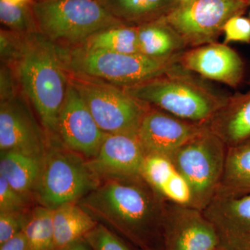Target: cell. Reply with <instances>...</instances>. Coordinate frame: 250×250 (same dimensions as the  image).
<instances>
[{"label": "cell", "mask_w": 250, "mask_h": 250, "mask_svg": "<svg viewBox=\"0 0 250 250\" xmlns=\"http://www.w3.org/2000/svg\"><path fill=\"white\" fill-rule=\"evenodd\" d=\"M135 98L185 121L207 125L228 100L182 65L152 80L123 87Z\"/></svg>", "instance_id": "3"}, {"label": "cell", "mask_w": 250, "mask_h": 250, "mask_svg": "<svg viewBox=\"0 0 250 250\" xmlns=\"http://www.w3.org/2000/svg\"><path fill=\"white\" fill-rule=\"evenodd\" d=\"M11 67L46 131L58 136L59 113L69 80L57 46L39 32L23 36L19 57Z\"/></svg>", "instance_id": "2"}, {"label": "cell", "mask_w": 250, "mask_h": 250, "mask_svg": "<svg viewBox=\"0 0 250 250\" xmlns=\"http://www.w3.org/2000/svg\"></svg>", "instance_id": "40"}, {"label": "cell", "mask_w": 250, "mask_h": 250, "mask_svg": "<svg viewBox=\"0 0 250 250\" xmlns=\"http://www.w3.org/2000/svg\"><path fill=\"white\" fill-rule=\"evenodd\" d=\"M0 155V177L15 190L31 199L39 184L44 157L11 151H2Z\"/></svg>", "instance_id": "19"}, {"label": "cell", "mask_w": 250, "mask_h": 250, "mask_svg": "<svg viewBox=\"0 0 250 250\" xmlns=\"http://www.w3.org/2000/svg\"><path fill=\"white\" fill-rule=\"evenodd\" d=\"M175 171L170 158L151 154L146 156L141 177L161 195L166 184Z\"/></svg>", "instance_id": "26"}, {"label": "cell", "mask_w": 250, "mask_h": 250, "mask_svg": "<svg viewBox=\"0 0 250 250\" xmlns=\"http://www.w3.org/2000/svg\"><path fill=\"white\" fill-rule=\"evenodd\" d=\"M0 21L4 29L21 36L39 32L31 0L19 3L0 0Z\"/></svg>", "instance_id": "25"}, {"label": "cell", "mask_w": 250, "mask_h": 250, "mask_svg": "<svg viewBox=\"0 0 250 250\" xmlns=\"http://www.w3.org/2000/svg\"><path fill=\"white\" fill-rule=\"evenodd\" d=\"M80 45L87 48L116 53L141 54L137 27L134 26H117L99 31Z\"/></svg>", "instance_id": "23"}, {"label": "cell", "mask_w": 250, "mask_h": 250, "mask_svg": "<svg viewBox=\"0 0 250 250\" xmlns=\"http://www.w3.org/2000/svg\"><path fill=\"white\" fill-rule=\"evenodd\" d=\"M34 1H38V0H34Z\"/></svg>", "instance_id": "39"}, {"label": "cell", "mask_w": 250, "mask_h": 250, "mask_svg": "<svg viewBox=\"0 0 250 250\" xmlns=\"http://www.w3.org/2000/svg\"><path fill=\"white\" fill-rule=\"evenodd\" d=\"M57 132L63 146L85 159H92L98 154L106 135L70 82L59 113Z\"/></svg>", "instance_id": "12"}, {"label": "cell", "mask_w": 250, "mask_h": 250, "mask_svg": "<svg viewBox=\"0 0 250 250\" xmlns=\"http://www.w3.org/2000/svg\"><path fill=\"white\" fill-rule=\"evenodd\" d=\"M161 195L166 200L172 203L187 207L191 206L192 192L190 186L177 170L166 184Z\"/></svg>", "instance_id": "28"}, {"label": "cell", "mask_w": 250, "mask_h": 250, "mask_svg": "<svg viewBox=\"0 0 250 250\" xmlns=\"http://www.w3.org/2000/svg\"><path fill=\"white\" fill-rule=\"evenodd\" d=\"M202 211L214 228L219 247L250 250V195L215 194Z\"/></svg>", "instance_id": "13"}, {"label": "cell", "mask_w": 250, "mask_h": 250, "mask_svg": "<svg viewBox=\"0 0 250 250\" xmlns=\"http://www.w3.org/2000/svg\"><path fill=\"white\" fill-rule=\"evenodd\" d=\"M137 33L140 52L146 57L169 58L188 49L183 39L164 18L138 26Z\"/></svg>", "instance_id": "20"}, {"label": "cell", "mask_w": 250, "mask_h": 250, "mask_svg": "<svg viewBox=\"0 0 250 250\" xmlns=\"http://www.w3.org/2000/svg\"><path fill=\"white\" fill-rule=\"evenodd\" d=\"M247 1H249V2L250 3V0H247Z\"/></svg>", "instance_id": "38"}, {"label": "cell", "mask_w": 250, "mask_h": 250, "mask_svg": "<svg viewBox=\"0 0 250 250\" xmlns=\"http://www.w3.org/2000/svg\"><path fill=\"white\" fill-rule=\"evenodd\" d=\"M31 199L20 193L0 177V212H28Z\"/></svg>", "instance_id": "29"}, {"label": "cell", "mask_w": 250, "mask_h": 250, "mask_svg": "<svg viewBox=\"0 0 250 250\" xmlns=\"http://www.w3.org/2000/svg\"><path fill=\"white\" fill-rule=\"evenodd\" d=\"M59 250H91V249L84 238H82Z\"/></svg>", "instance_id": "34"}, {"label": "cell", "mask_w": 250, "mask_h": 250, "mask_svg": "<svg viewBox=\"0 0 250 250\" xmlns=\"http://www.w3.org/2000/svg\"><path fill=\"white\" fill-rule=\"evenodd\" d=\"M23 232L29 250H54L53 209L40 205L31 210Z\"/></svg>", "instance_id": "24"}, {"label": "cell", "mask_w": 250, "mask_h": 250, "mask_svg": "<svg viewBox=\"0 0 250 250\" xmlns=\"http://www.w3.org/2000/svg\"><path fill=\"white\" fill-rule=\"evenodd\" d=\"M38 30L60 47H76L99 31L125 25L98 0H31Z\"/></svg>", "instance_id": "4"}, {"label": "cell", "mask_w": 250, "mask_h": 250, "mask_svg": "<svg viewBox=\"0 0 250 250\" xmlns=\"http://www.w3.org/2000/svg\"><path fill=\"white\" fill-rule=\"evenodd\" d=\"M6 1H10L13 3H19L22 2V1H27V0H6Z\"/></svg>", "instance_id": "35"}, {"label": "cell", "mask_w": 250, "mask_h": 250, "mask_svg": "<svg viewBox=\"0 0 250 250\" xmlns=\"http://www.w3.org/2000/svg\"><path fill=\"white\" fill-rule=\"evenodd\" d=\"M98 223L78 203H67L53 209L54 250L84 238Z\"/></svg>", "instance_id": "22"}, {"label": "cell", "mask_w": 250, "mask_h": 250, "mask_svg": "<svg viewBox=\"0 0 250 250\" xmlns=\"http://www.w3.org/2000/svg\"><path fill=\"white\" fill-rule=\"evenodd\" d=\"M54 145L47 146L35 192L41 206L51 209L78 203L100 182L84 157L65 146Z\"/></svg>", "instance_id": "8"}, {"label": "cell", "mask_w": 250, "mask_h": 250, "mask_svg": "<svg viewBox=\"0 0 250 250\" xmlns=\"http://www.w3.org/2000/svg\"><path fill=\"white\" fill-rule=\"evenodd\" d=\"M108 12L128 26H138L166 18L179 0H98Z\"/></svg>", "instance_id": "18"}, {"label": "cell", "mask_w": 250, "mask_h": 250, "mask_svg": "<svg viewBox=\"0 0 250 250\" xmlns=\"http://www.w3.org/2000/svg\"><path fill=\"white\" fill-rule=\"evenodd\" d=\"M214 250H225L223 249V248H220V247L218 246V248H215V249Z\"/></svg>", "instance_id": "36"}, {"label": "cell", "mask_w": 250, "mask_h": 250, "mask_svg": "<svg viewBox=\"0 0 250 250\" xmlns=\"http://www.w3.org/2000/svg\"><path fill=\"white\" fill-rule=\"evenodd\" d=\"M206 125L227 147L250 139V80L249 89L229 96L225 105Z\"/></svg>", "instance_id": "17"}, {"label": "cell", "mask_w": 250, "mask_h": 250, "mask_svg": "<svg viewBox=\"0 0 250 250\" xmlns=\"http://www.w3.org/2000/svg\"><path fill=\"white\" fill-rule=\"evenodd\" d=\"M29 211L0 212V244L23 231Z\"/></svg>", "instance_id": "32"}, {"label": "cell", "mask_w": 250, "mask_h": 250, "mask_svg": "<svg viewBox=\"0 0 250 250\" xmlns=\"http://www.w3.org/2000/svg\"><path fill=\"white\" fill-rule=\"evenodd\" d=\"M146 156L137 136L106 134L98 154L86 161L102 181L141 177Z\"/></svg>", "instance_id": "14"}, {"label": "cell", "mask_w": 250, "mask_h": 250, "mask_svg": "<svg viewBox=\"0 0 250 250\" xmlns=\"http://www.w3.org/2000/svg\"><path fill=\"white\" fill-rule=\"evenodd\" d=\"M215 194L250 195V139L228 147L223 175Z\"/></svg>", "instance_id": "21"}, {"label": "cell", "mask_w": 250, "mask_h": 250, "mask_svg": "<svg viewBox=\"0 0 250 250\" xmlns=\"http://www.w3.org/2000/svg\"><path fill=\"white\" fill-rule=\"evenodd\" d=\"M206 126L181 119L151 106L138 132L146 155L170 156Z\"/></svg>", "instance_id": "15"}, {"label": "cell", "mask_w": 250, "mask_h": 250, "mask_svg": "<svg viewBox=\"0 0 250 250\" xmlns=\"http://www.w3.org/2000/svg\"><path fill=\"white\" fill-rule=\"evenodd\" d=\"M166 200L142 177L100 181L78 202L99 223L141 250H164Z\"/></svg>", "instance_id": "1"}, {"label": "cell", "mask_w": 250, "mask_h": 250, "mask_svg": "<svg viewBox=\"0 0 250 250\" xmlns=\"http://www.w3.org/2000/svg\"><path fill=\"white\" fill-rule=\"evenodd\" d=\"M0 149L44 157L45 134L19 95L0 100Z\"/></svg>", "instance_id": "11"}, {"label": "cell", "mask_w": 250, "mask_h": 250, "mask_svg": "<svg viewBox=\"0 0 250 250\" xmlns=\"http://www.w3.org/2000/svg\"><path fill=\"white\" fill-rule=\"evenodd\" d=\"M179 64L188 71L232 88L240 85L245 75L244 62L239 54L218 42L187 49Z\"/></svg>", "instance_id": "16"}, {"label": "cell", "mask_w": 250, "mask_h": 250, "mask_svg": "<svg viewBox=\"0 0 250 250\" xmlns=\"http://www.w3.org/2000/svg\"><path fill=\"white\" fill-rule=\"evenodd\" d=\"M227 147L206 125L170 156L176 170L192 192L190 207L203 210L212 200L223 175Z\"/></svg>", "instance_id": "7"}, {"label": "cell", "mask_w": 250, "mask_h": 250, "mask_svg": "<svg viewBox=\"0 0 250 250\" xmlns=\"http://www.w3.org/2000/svg\"><path fill=\"white\" fill-rule=\"evenodd\" d=\"M247 0H187L166 18L188 48L218 42L230 18L244 14Z\"/></svg>", "instance_id": "9"}, {"label": "cell", "mask_w": 250, "mask_h": 250, "mask_svg": "<svg viewBox=\"0 0 250 250\" xmlns=\"http://www.w3.org/2000/svg\"><path fill=\"white\" fill-rule=\"evenodd\" d=\"M83 238L91 250H131L121 236L101 223H98Z\"/></svg>", "instance_id": "27"}, {"label": "cell", "mask_w": 250, "mask_h": 250, "mask_svg": "<svg viewBox=\"0 0 250 250\" xmlns=\"http://www.w3.org/2000/svg\"><path fill=\"white\" fill-rule=\"evenodd\" d=\"M0 250H29L27 238L23 231L0 244Z\"/></svg>", "instance_id": "33"}, {"label": "cell", "mask_w": 250, "mask_h": 250, "mask_svg": "<svg viewBox=\"0 0 250 250\" xmlns=\"http://www.w3.org/2000/svg\"><path fill=\"white\" fill-rule=\"evenodd\" d=\"M22 36L6 29L0 33V54L3 65L12 67L19 57Z\"/></svg>", "instance_id": "30"}, {"label": "cell", "mask_w": 250, "mask_h": 250, "mask_svg": "<svg viewBox=\"0 0 250 250\" xmlns=\"http://www.w3.org/2000/svg\"><path fill=\"white\" fill-rule=\"evenodd\" d=\"M67 75L104 132L137 136L150 105L106 81L68 71Z\"/></svg>", "instance_id": "6"}, {"label": "cell", "mask_w": 250, "mask_h": 250, "mask_svg": "<svg viewBox=\"0 0 250 250\" xmlns=\"http://www.w3.org/2000/svg\"><path fill=\"white\" fill-rule=\"evenodd\" d=\"M179 1H187V0H179Z\"/></svg>", "instance_id": "37"}, {"label": "cell", "mask_w": 250, "mask_h": 250, "mask_svg": "<svg viewBox=\"0 0 250 250\" xmlns=\"http://www.w3.org/2000/svg\"><path fill=\"white\" fill-rule=\"evenodd\" d=\"M164 250H214V228L203 211L166 200L163 221Z\"/></svg>", "instance_id": "10"}, {"label": "cell", "mask_w": 250, "mask_h": 250, "mask_svg": "<svg viewBox=\"0 0 250 250\" xmlns=\"http://www.w3.org/2000/svg\"><path fill=\"white\" fill-rule=\"evenodd\" d=\"M58 49L67 71L95 77L121 87L139 84L173 70L180 65L179 58L183 53L156 59L141 54L97 50L82 45L58 47Z\"/></svg>", "instance_id": "5"}, {"label": "cell", "mask_w": 250, "mask_h": 250, "mask_svg": "<svg viewBox=\"0 0 250 250\" xmlns=\"http://www.w3.org/2000/svg\"><path fill=\"white\" fill-rule=\"evenodd\" d=\"M224 43L243 42L250 43V19L243 15L230 18L223 28Z\"/></svg>", "instance_id": "31"}]
</instances>
